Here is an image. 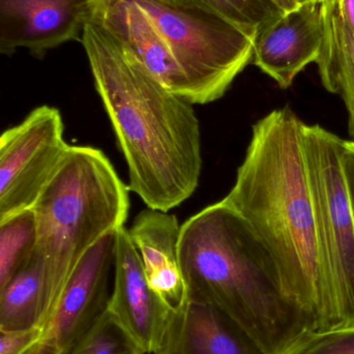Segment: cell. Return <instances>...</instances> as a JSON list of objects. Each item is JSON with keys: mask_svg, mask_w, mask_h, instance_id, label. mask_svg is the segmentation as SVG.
I'll use <instances>...</instances> for the list:
<instances>
[{"mask_svg": "<svg viewBox=\"0 0 354 354\" xmlns=\"http://www.w3.org/2000/svg\"><path fill=\"white\" fill-rule=\"evenodd\" d=\"M303 122L290 107L258 120L236 181L222 199L251 227L276 268L283 295L314 330L338 326L303 153Z\"/></svg>", "mask_w": 354, "mask_h": 354, "instance_id": "6da1fadb", "label": "cell"}, {"mask_svg": "<svg viewBox=\"0 0 354 354\" xmlns=\"http://www.w3.org/2000/svg\"><path fill=\"white\" fill-rule=\"evenodd\" d=\"M81 43L128 167L129 189L148 207L170 212L193 195L201 177L193 104L164 87L96 21L89 19Z\"/></svg>", "mask_w": 354, "mask_h": 354, "instance_id": "7a4b0ae2", "label": "cell"}, {"mask_svg": "<svg viewBox=\"0 0 354 354\" xmlns=\"http://www.w3.org/2000/svg\"><path fill=\"white\" fill-rule=\"evenodd\" d=\"M179 259L189 301L215 308L261 354H285L311 322L283 295L276 268L247 221L226 202L181 226Z\"/></svg>", "mask_w": 354, "mask_h": 354, "instance_id": "3957f363", "label": "cell"}, {"mask_svg": "<svg viewBox=\"0 0 354 354\" xmlns=\"http://www.w3.org/2000/svg\"><path fill=\"white\" fill-rule=\"evenodd\" d=\"M129 191L103 151L70 145L33 207L35 251L46 272L42 332L79 260L106 234L125 227Z\"/></svg>", "mask_w": 354, "mask_h": 354, "instance_id": "277c9868", "label": "cell"}, {"mask_svg": "<svg viewBox=\"0 0 354 354\" xmlns=\"http://www.w3.org/2000/svg\"><path fill=\"white\" fill-rule=\"evenodd\" d=\"M132 1L168 44L188 82L193 105L218 101L253 62V39L222 17L157 0Z\"/></svg>", "mask_w": 354, "mask_h": 354, "instance_id": "5b68a950", "label": "cell"}, {"mask_svg": "<svg viewBox=\"0 0 354 354\" xmlns=\"http://www.w3.org/2000/svg\"><path fill=\"white\" fill-rule=\"evenodd\" d=\"M303 153L338 326L354 324V220L341 166L343 139L303 122Z\"/></svg>", "mask_w": 354, "mask_h": 354, "instance_id": "8992f818", "label": "cell"}, {"mask_svg": "<svg viewBox=\"0 0 354 354\" xmlns=\"http://www.w3.org/2000/svg\"><path fill=\"white\" fill-rule=\"evenodd\" d=\"M60 110L33 109L0 137V222L33 209L70 145Z\"/></svg>", "mask_w": 354, "mask_h": 354, "instance_id": "52a82bcc", "label": "cell"}, {"mask_svg": "<svg viewBox=\"0 0 354 354\" xmlns=\"http://www.w3.org/2000/svg\"><path fill=\"white\" fill-rule=\"evenodd\" d=\"M116 232L79 260L67 280L41 338L23 354H68L107 309L114 277Z\"/></svg>", "mask_w": 354, "mask_h": 354, "instance_id": "ba28073f", "label": "cell"}, {"mask_svg": "<svg viewBox=\"0 0 354 354\" xmlns=\"http://www.w3.org/2000/svg\"><path fill=\"white\" fill-rule=\"evenodd\" d=\"M106 311L143 354L159 349L172 309L150 288L126 227L116 231L112 293Z\"/></svg>", "mask_w": 354, "mask_h": 354, "instance_id": "9c48e42d", "label": "cell"}, {"mask_svg": "<svg viewBox=\"0 0 354 354\" xmlns=\"http://www.w3.org/2000/svg\"><path fill=\"white\" fill-rule=\"evenodd\" d=\"M91 0H0V53L20 48L43 58L49 50L79 41L91 16Z\"/></svg>", "mask_w": 354, "mask_h": 354, "instance_id": "30bf717a", "label": "cell"}, {"mask_svg": "<svg viewBox=\"0 0 354 354\" xmlns=\"http://www.w3.org/2000/svg\"><path fill=\"white\" fill-rule=\"evenodd\" d=\"M324 39L321 2H311L285 12L258 32L253 62L281 88H289L308 64L317 62Z\"/></svg>", "mask_w": 354, "mask_h": 354, "instance_id": "8fae6325", "label": "cell"}, {"mask_svg": "<svg viewBox=\"0 0 354 354\" xmlns=\"http://www.w3.org/2000/svg\"><path fill=\"white\" fill-rule=\"evenodd\" d=\"M91 20L109 30L164 87L189 102L191 89L168 44L132 0H103L91 6Z\"/></svg>", "mask_w": 354, "mask_h": 354, "instance_id": "7c38bea8", "label": "cell"}, {"mask_svg": "<svg viewBox=\"0 0 354 354\" xmlns=\"http://www.w3.org/2000/svg\"><path fill=\"white\" fill-rule=\"evenodd\" d=\"M128 232L150 288L174 310L187 297L179 259L178 218L168 212L148 207L137 214Z\"/></svg>", "mask_w": 354, "mask_h": 354, "instance_id": "4fadbf2b", "label": "cell"}, {"mask_svg": "<svg viewBox=\"0 0 354 354\" xmlns=\"http://www.w3.org/2000/svg\"><path fill=\"white\" fill-rule=\"evenodd\" d=\"M154 354H261L222 312L185 299L170 314L159 349Z\"/></svg>", "mask_w": 354, "mask_h": 354, "instance_id": "5bb4252c", "label": "cell"}, {"mask_svg": "<svg viewBox=\"0 0 354 354\" xmlns=\"http://www.w3.org/2000/svg\"><path fill=\"white\" fill-rule=\"evenodd\" d=\"M45 306V264L35 251L30 261L0 287V330H41Z\"/></svg>", "mask_w": 354, "mask_h": 354, "instance_id": "9a60e30c", "label": "cell"}, {"mask_svg": "<svg viewBox=\"0 0 354 354\" xmlns=\"http://www.w3.org/2000/svg\"><path fill=\"white\" fill-rule=\"evenodd\" d=\"M324 45L316 64L324 88L344 102L354 141V30L332 19H324Z\"/></svg>", "mask_w": 354, "mask_h": 354, "instance_id": "2e32d148", "label": "cell"}, {"mask_svg": "<svg viewBox=\"0 0 354 354\" xmlns=\"http://www.w3.org/2000/svg\"><path fill=\"white\" fill-rule=\"evenodd\" d=\"M162 3L186 10L211 12L229 21L249 39L266 25L285 14L272 0H157Z\"/></svg>", "mask_w": 354, "mask_h": 354, "instance_id": "e0dca14e", "label": "cell"}, {"mask_svg": "<svg viewBox=\"0 0 354 354\" xmlns=\"http://www.w3.org/2000/svg\"><path fill=\"white\" fill-rule=\"evenodd\" d=\"M37 236L33 209L0 222V287L35 256Z\"/></svg>", "mask_w": 354, "mask_h": 354, "instance_id": "ac0fdd59", "label": "cell"}, {"mask_svg": "<svg viewBox=\"0 0 354 354\" xmlns=\"http://www.w3.org/2000/svg\"><path fill=\"white\" fill-rule=\"evenodd\" d=\"M68 354L143 353L105 311Z\"/></svg>", "mask_w": 354, "mask_h": 354, "instance_id": "d6986e66", "label": "cell"}, {"mask_svg": "<svg viewBox=\"0 0 354 354\" xmlns=\"http://www.w3.org/2000/svg\"><path fill=\"white\" fill-rule=\"evenodd\" d=\"M285 354H354V324L307 333Z\"/></svg>", "mask_w": 354, "mask_h": 354, "instance_id": "ffe728a7", "label": "cell"}, {"mask_svg": "<svg viewBox=\"0 0 354 354\" xmlns=\"http://www.w3.org/2000/svg\"><path fill=\"white\" fill-rule=\"evenodd\" d=\"M41 335L37 328L0 330V354H23L39 340Z\"/></svg>", "mask_w": 354, "mask_h": 354, "instance_id": "44dd1931", "label": "cell"}, {"mask_svg": "<svg viewBox=\"0 0 354 354\" xmlns=\"http://www.w3.org/2000/svg\"><path fill=\"white\" fill-rule=\"evenodd\" d=\"M341 166L347 196L354 220V141L343 140L341 145Z\"/></svg>", "mask_w": 354, "mask_h": 354, "instance_id": "7402d4cb", "label": "cell"}, {"mask_svg": "<svg viewBox=\"0 0 354 354\" xmlns=\"http://www.w3.org/2000/svg\"><path fill=\"white\" fill-rule=\"evenodd\" d=\"M272 1L286 12L297 8L293 0H272Z\"/></svg>", "mask_w": 354, "mask_h": 354, "instance_id": "603a6c76", "label": "cell"}, {"mask_svg": "<svg viewBox=\"0 0 354 354\" xmlns=\"http://www.w3.org/2000/svg\"><path fill=\"white\" fill-rule=\"evenodd\" d=\"M294 1L297 8L299 6H305V4L311 3V2H321V0H293Z\"/></svg>", "mask_w": 354, "mask_h": 354, "instance_id": "cb8c5ba5", "label": "cell"}, {"mask_svg": "<svg viewBox=\"0 0 354 354\" xmlns=\"http://www.w3.org/2000/svg\"><path fill=\"white\" fill-rule=\"evenodd\" d=\"M100 1H103V0H91V6H93V4L97 3V2H100Z\"/></svg>", "mask_w": 354, "mask_h": 354, "instance_id": "d4e9b609", "label": "cell"}]
</instances>
